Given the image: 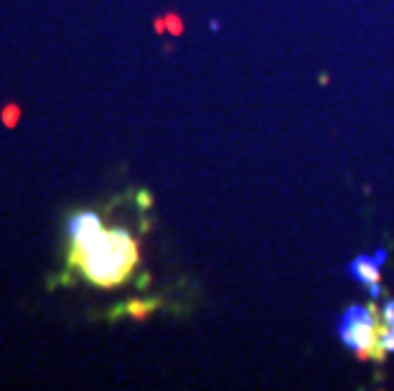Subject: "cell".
<instances>
[{"label":"cell","mask_w":394,"mask_h":391,"mask_svg":"<svg viewBox=\"0 0 394 391\" xmlns=\"http://www.w3.org/2000/svg\"><path fill=\"white\" fill-rule=\"evenodd\" d=\"M69 264L97 287H117L138 267V244L127 229H99L84 241H72Z\"/></svg>","instance_id":"cell-1"},{"label":"cell","mask_w":394,"mask_h":391,"mask_svg":"<svg viewBox=\"0 0 394 391\" xmlns=\"http://www.w3.org/2000/svg\"><path fill=\"white\" fill-rule=\"evenodd\" d=\"M339 335L348 351H354L358 358H364L366 351L379 340V312L376 305H354L348 307L341 323H339Z\"/></svg>","instance_id":"cell-2"},{"label":"cell","mask_w":394,"mask_h":391,"mask_svg":"<svg viewBox=\"0 0 394 391\" xmlns=\"http://www.w3.org/2000/svg\"><path fill=\"white\" fill-rule=\"evenodd\" d=\"M99 229H102V219H99L94 211H79V214H74L69 219V226H66L72 241H84V239L92 237V234H97Z\"/></svg>","instance_id":"cell-3"},{"label":"cell","mask_w":394,"mask_h":391,"mask_svg":"<svg viewBox=\"0 0 394 391\" xmlns=\"http://www.w3.org/2000/svg\"><path fill=\"white\" fill-rule=\"evenodd\" d=\"M379 270H381V267L374 262V256H366V254L351 259V262H348V267H346L348 277H354V279H358V282H364V285L379 282V279H381V272Z\"/></svg>","instance_id":"cell-4"},{"label":"cell","mask_w":394,"mask_h":391,"mask_svg":"<svg viewBox=\"0 0 394 391\" xmlns=\"http://www.w3.org/2000/svg\"><path fill=\"white\" fill-rule=\"evenodd\" d=\"M158 307H161V300H130V303H125L122 307H117L115 312H112V318H117L120 312H127V315H132L135 320H145Z\"/></svg>","instance_id":"cell-5"},{"label":"cell","mask_w":394,"mask_h":391,"mask_svg":"<svg viewBox=\"0 0 394 391\" xmlns=\"http://www.w3.org/2000/svg\"><path fill=\"white\" fill-rule=\"evenodd\" d=\"M379 343L387 348V353H394V325H387L384 320L379 323Z\"/></svg>","instance_id":"cell-6"},{"label":"cell","mask_w":394,"mask_h":391,"mask_svg":"<svg viewBox=\"0 0 394 391\" xmlns=\"http://www.w3.org/2000/svg\"><path fill=\"white\" fill-rule=\"evenodd\" d=\"M381 320L387 323V325H394V300H387L384 307H381Z\"/></svg>","instance_id":"cell-7"},{"label":"cell","mask_w":394,"mask_h":391,"mask_svg":"<svg viewBox=\"0 0 394 391\" xmlns=\"http://www.w3.org/2000/svg\"><path fill=\"white\" fill-rule=\"evenodd\" d=\"M165 26L171 28L173 36H178V33H181V20H178L176 16H165Z\"/></svg>","instance_id":"cell-8"},{"label":"cell","mask_w":394,"mask_h":391,"mask_svg":"<svg viewBox=\"0 0 394 391\" xmlns=\"http://www.w3.org/2000/svg\"><path fill=\"white\" fill-rule=\"evenodd\" d=\"M3 115H8V119H3V122H5L8 127H13V125H16V117H18V109H16L13 104H10L8 109H3Z\"/></svg>","instance_id":"cell-9"},{"label":"cell","mask_w":394,"mask_h":391,"mask_svg":"<svg viewBox=\"0 0 394 391\" xmlns=\"http://www.w3.org/2000/svg\"><path fill=\"white\" fill-rule=\"evenodd\" d=\"M138 204H140L143 208H150V206H153V196H150L148 191H140V193H138Z\"/></svg>","instance_id":"cell-10"},{"label":"cell","mask_w":394,"mask_h":391,"mask_svg":"<svg viewBox=\"0 0 394 391\" xmlns=\"http://www.w3.org/2000/svg\"><path fill=\"white\" fill-rule=\"evenodd\" d=\"M374 262H376L379 267H384V262H387V249H376V252H374Z\"/></svg>","instance_id":"cell-11"},{"label":"cell","mask_w":394,"mask_h":391,"mask_svg":"<svg viewBox=\"0 0 394 391\" xmlns=\"http://www.w3.org/2000/svg\"><path fill=\"white\" fill-rule=\"evenodd\" d=\"M381 295V287H379V282H374V285H369V297L371 300H376Z\"/></svg>","instance_id":"cell-12"},{"label":"cell","mask_w":394,"mask_h":391,"mask_svg":"<svg viewBox=\"0 0 394 391\" xmlns=\"http://www.w3.org/2000/svg\"><path fill=\"white\" fill-rule=\"evenodd\" d=\"M148 285H150V277H148V274H143V277H140V282H138V287H148Z\"/></svg>","instance_id":"cell-13"}]
</instances>
